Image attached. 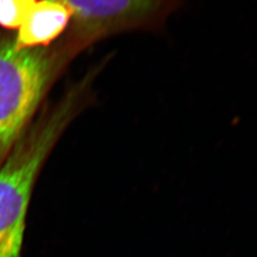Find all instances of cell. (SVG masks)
<instances>
[{
	"instance_id": "obj_1",
	"label": "cell",
	"mask_w": 257,
	"mask_h": 257,
	"mask_svg": "<svg viewBox=\"0 0 257 257\" xmlns=\"http://www.w3.org/2000/svg\"><path fill=\"white\" fill-rule=\"evenodd\" d=\"M92 101V81L82 77L42 108L0 167V257H22L39 175L66 130Z\"/></svg>"
},
{
	"instance_id": "obj_2",
	"label": "cell",
	"mask_w": 257,
	"mask_h": 257,
	"mask_svg": "<svg viewBox=\"0 0 257 257\" xmlns=\"http://www.w3.org/2000/svg\"><path fill=\"white\" fill-rule=\"evenodd\" d=\"M76 55L61 37L48 47L17 51L0 31V167Z\"/></svg>"
},
{
	"instance_id": "obj_3",
	"label": "cell",
	"mask_w": 257,
	"mask_h": 257,
	"mask_svg": "<svg viewBox=\"0 0 257 257\" xmlns=\"http://www.w3.org/2000/svg\"><path fill=\"white\" fill-rule=\"evenodd\" d=\"M72 13L63 37L76 55L108 37L163 33L184 0H58Z\"/></svg>"
},
{
	"instance_id": "obj_5",
	"label": "cell",
	"mask_w": 257,
	"mask_h": 257,
	"mask_svg": "<svg viewBox=\"0 0 257 257\" xmlns=\"http://www.w3.org/2000/svg\"><path fill=\"white\" fill-rule=\"evenodd\" d=\"M37 0H0V27L6 31L22 25Z\"/></svg>"
},
{
	"instance_id": "obj_4",
	"label": "cell",
	"mask_w": 257,
	"mask_h": 257,
	"mask_svg": "<svg viewBox=\"0 0 257 257\" xmlns=\"http://www.w3.org/2000/svg\"><path fill=\"white\" fill-rule=\"evenodd\" d=\"M72 13L58 0H37L14 37L17 51L48 47L63 36Z\"/></svg>"
}]
</instances>
